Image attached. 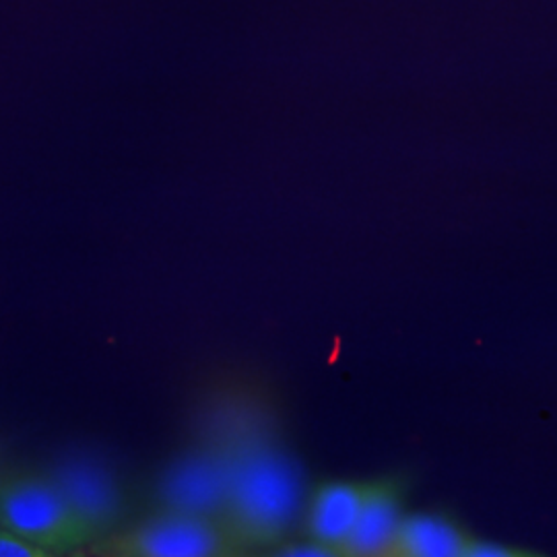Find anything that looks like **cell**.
I'll list each match as a JSON object with an SVG mask.
<instances>
[{
    "instance_id": "6da1fadb",
    "label": "cell",
    "mask_w": 557,
    "mask_h": 557,
    "mask_svg": "<svg viewBox=\"0 0 557 557\" xmlns=\"http://www.w3.org/2000/svg\"><path fill=\"white\" fill-rule=\"evenodd\" d=\"M227 450L230 492L221 524L242 556L257 549L273 552L287 541L301 512L299 469L292 458L264 442H239Z\"/></svg>"
},
{
    "instance_id": "7a4b0ae2",
    "label": "cell",
    "mask_w": 557,
    "mask_h": 557,
    "mask_svg": "<svg viewBox=\"0 0 557 557\" xmlns=\"http://www.w3.org/2000/svg\"><path fill=\"white\" fill-rule=\"evenodd\" d=\"M0 529L36 543L50 556L71 554L96 541L52 475L34 469L0 473Z\"/></svg>"
},
{
    "instance_id": "3957f363",
    "label": "cell",
    "mask_w": 557,
    "mask_h": 557,
    "mask_svg": "<svg viewBox=\"0 0 557 557\" xmlns=\"http://www.w3.org/2000/svg\"><path fill=\"white\" fill-rule=\"evenodd\" d=\"M89 547L94 556L110 557L242 556L221 520L170 510L120 527Z\"/></svg>"
},
{
    "instance_id": "277c9868",
    "label": "cell",
    "mask_w": 557,
    "mask_h": 557,
    "mask_svg": "<svg viewBox=\"0 0 557 557\" xmlns=\"http://www.w3.org/2000/svg\"><path fill=\"white\" fill-rule=\"evenodd\" d=\"M230 450L211 446L180 458L161 478L156 510L221 520L230 492Z\"/></svg>"
},
{
    "instance_id": "5b68a950",
    "label": "cell",
    "mask_w": 557,
    "mask_h": 557,
    "mask_svg": "<svg viewBox=\"0 0 557 557\" xmlns=\"http://www.w3.org/2000/svg\"><path fill=\"white\" fill-rule=\"evenodd\" d=\"M50 475L96 541L119 531L128 512V498L108 467L96 460L75 458L59 465Z\"/></svg>"
},
{
    "instance_id": "8992f818",
    "label": "cell",
    "mask_w": 557,
    "mask_h": 557,
    "mask_svg": "<svg viewBox=\"0 0 557 557\" xmlns=\"http://www.w3.org/2000/svg\"><path fill=\"white\" fill-rule=\"evenodd\" d=\"M403 498V481H368L358 522L343 547V557H391L400 524L407 517Z\"/></svg>"
},
{
    "instance_id": "52a82bcc",
    "label": "cell",
    "mask_w": 557,
    "mask_h": 557,
    "mask_svg": "<svg viewBox=\"0 0 557 557\" xmlns=\"http://www.w3.org/2000/svg\"><path fill=\"white\" fill-rule=\"evenodd\" d=\"M366 498V483L329 481L308 499L304 510V537L314 539L343 557V547L351 537L359 510Z\"/></svg>"
},
{
    "instance_id": "ba28073f",
    "label": "cell",
    "mask_w": 557,
    "mask_h": 557,
    "mask_svg": "<svg viewBox=\"0 0 557 557\" xmlns=\"http://www.w3.org/2000/svg\"><path fill=\"white\" fill-rule=\"evenodd\" d=\"M471 539L460 522L446 515H407L391 557H467Z\"/></svg>"
},
{
    "instance_id": "9c48e42d",
    "label": "cell",
    "mask_w": 557,
    "mask_h": 557,
    "mask_svg": "<svg viewBox=\"0 0 557 557\" xmlns=\"http://www.w3.org/2000/svg\"><path fill=\"white\" fill-rule=\"evenodd\" d=\"M0 557H52L36 543L0 529Z\"/></svg>"
},
{
    "instance_id": "30bf717a",
    "label": "cell",
    "mask_w": 557,
    "mask_h": 557,
    "mask_svg": "<svg viewBox=\"0 0 557 557\" xmlns=\"http://www.w3.org/2000/svg\"><path fill=\"white\" fill-rule=\"evenodd\" d=\"M273 556L285 557H337L329 547H324L314 539L304 537V541H283L271 552Z\"/></svg>"
},
{
    "instance_id": "8fae6325",
    "label": "cell",
    "mask_w": 557,
    "mask_h": 557,
    "mask_svg": "<svg viewBox=\"0 0 557 557\" xmlns=\"http://www.w3.org/2000/svg\"><path fill=\"white\" fill-rule=\"evenodd\" d=\"M520 556L517 549L506 547L496 541H485V539H471L467 557H515Z\"/></svg>"
}]
</instances>
